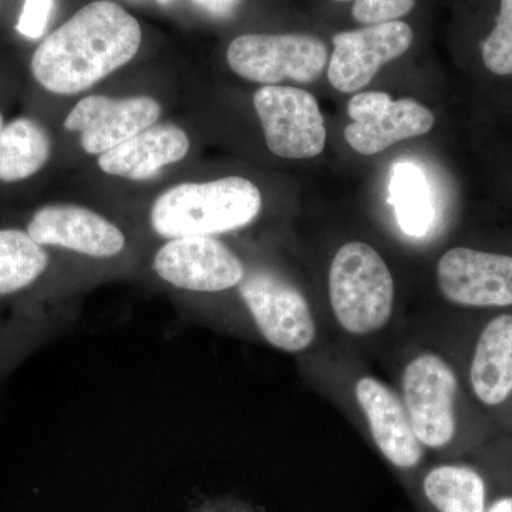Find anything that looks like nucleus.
<instances>
[{"instance_id":"obj_1","label":"nucleus","mask_w":512,"mask_h":512,"mask_svg":"<svg viewBox=\"0 0 512 512\" xmlns=\"http://www.w3.org/2000/svg\"><path fill=\"white\" fill-rule=\"evenodd\" d=\"M141 39L134 16L110 0H96L40 43L30 69L47 92L72 96L130 62Z\"/></svg>"},{"instance_id":"obj_2","label":"nucleus","mask_w":512,"mask_h":512,"mask_svg":"<svg viewBox=\"0 0 512 512\" xmlns=\"http://www.w3.org/2000/svg\"><path fill=\"white\" fill-rule=\"evenodd\" d=\"M261 210V191L252 181L227 177L165 191L151 207L150 225L165 241L217 237L247 227Z\"/></svg>"},{"instance_id":"obj_3","label":"nucleus","mask_w":512,"mask_h":512,"mask_svg":"<svg viewBox=\"0 0 512 512\" xmlns=\"http://www.w3.org/2000/svg\"><path fill=\"white\" fill-rule=\"evenodd\" d=\"M329 296L339 325L352 335H369L389 322L394 281L379 252L365 242L339 249L329 269Z\"/></svg>"},{"instance_id":"obj_4","label":"nucleus","mask_w":512,"mask_h":512,"mask_svg":"<svg viewBox=\"0 0 512 512\" xmlns=\"http://www.w3.org/2000/svg\"><path fill=\"white\" fill-rule=\"evenodd\" d=\"M227 60L232 72L249 82L312 83L328 66L329 47L312 33H245L229 43Z\"/></svg>"},{"instance_id":"obj_5","label":"nucleus","mask_w":512,"mask_h":512,"mask_svg":"<svg viewBox=\"0 0 512 512\" xmlns=\"http://www.w3.org/2000/svg\"><path fill=\"white\" fill-rule=\"evenodd\" d=\"M262 338L279 350L298 353L308 349L316 336V323L302 292L288 279L265 268L245 272L238 286Z\"/></svg>"},{"instance_id":"obj_6","label":"nucleus","mask_w":512,"mask_h":512,"mask_svg":"<svg viewBox=\"0 0 512 512\" xmlns=\"http://www.w3.org/2000/svg\"><path fill=\"white\" fill-rule=\"evenodd\" d=\"M153 271L178 291L210 295L238 288L247 269L221 239L185 237L167 239L157 249Z\"/></svg>"},{"instance_id":"obj_7","label":"nucleus","mask_w":512,"mask_h":512,"mask_svg":"<svg viewBox=\"0 0 512 512\" xmlns=\"http://www.w3.org/2000/svg\"><path fill=\"white\" fill-rule=\"evenodd\" d=\"M254 107L266 146L275 156L302 160L325 150V121L311 93L296 87L264 86L255 93Z\"/></svg>"},{"instance_id":"obj_8","label":"nucleus","mask_w":512,"mask_h":512,"mask_svg":"<svg viewBox=\"0 0 512 512\" xmlns=\"http://www.w3.org/2000/svg\"><path fill=\"white\" fill-rule=\"evenodd\" d=\"M456 373L440 356H417L403 373L404 406L423 446L443 448L456 434Z\"/></svg>"},{"instance_id":"obj_9","label":"nucleus","mask_w":512,"mask_h":512,"mask_svg":"<svg viewBox=\"0 0 512 512\" xmlns=\"http://www.w3.org/2000/svg\"><path fill=\"white\" fill-rule=\"evenodd\" d=\"M413 42V26L404 20L340 30L332 36L329 82L342 93L365 89L380 67L406 55Z\"/></svg>"},{"instance_id":"obj_10","label":"nucleus","mask_w":512,"mask_h":512,"mask_svg":"<svg viewBox=\"0 0 512 512\" xmlns=\"http://www.w3.org/2000/svg\"><path fill=\"white\" fill-rule=\"evenodd\" d=\"M348 114L352 123L345 128V140L363 156H375L399 141L424 136L434 126V114L419 101L393 100L384 92L355 94Z\"/></svg>"},{"instance_id":"obj_11","label":"nucleus","mask_w":512,"mask_h":512,"mask_svg":"<svg viewBox=\"0 0 512 512\" xmlns=\"http://www.w3.org/2000/svg\"><path fill=\"white\" fill-rule=\"evenodd\" d=\"M25 231L47 251L60 249L94 261H111L127 248L126 234L116 224L79 205H45Z\"/></svg>"},{"instance_id":"obj_12","label":"nucleus","mask_w":512,"mask_h":512,"mask_svg":"<svg viewBox=\"0 0 512 512\" xmlns=\"http://www.w3.org/2000/svg\"><path fill=\"white\" fill-rule=\"evenodd\" d=\"M437 282L448 301L473 308L512 305V256L453 248L441 256Z\"/></svg>"},{"instance_id":"obj_13","label":"nucleus","mask_w":512,"mask_h":512,"mask_svg":"<svg viewBox=\"0 0 512 512\" xmlns=\"http://www.w3.org/2000/svg\"><path fill=\"white\" fill-rule=\"evenodd\" d=\"M160 114V103L153 97L89 96L70 111L64 128L82 134L80 143L87 154L101 156L154 126Z\"/></svg>"},{"instance_id":"obj_14","label":"nucleus","mask_w":512,"mask_h":512,"mask_svg":"<svg viewBox=\"0 0 512 512\" xmlns=\"http://www.w3.org/2000/svg\"><path fill=\"white\" fill-rule=\"evenodd\" d=\"M356 399L369 421L376 446L394 467L412 470L423 460V444L414 433L402 400L375 377H362Z\"/></svg>"},{"instance_id":"obj_15","label":"nucleus","mask_w":512,"mask_h":512,"mask_svg":"<svg viewBox=\"0 0 512 512\" xmlns=\"http://www.w3.org/2000/svg\"><path fill=\"white\" fill-rule=\"evenodd\" d=\"M190 151V138L174 124H157L101 154L103 173L133 181L157 177L165 167L183 160Z\"/></svg>"},{"instance_id":"obj_16","label":"nucleus","mask_w":512,"mask_h":512,"mask_svg":"<svg viewBox=\"0 0 512 512\" xmlns=\"http://www.w3.org/2000/svg\"><path fill=\"white\" fill-rule=\"evenodd\" d=\"M49 251L25 229L0 228V303L30 312H46L32 298L50 269Z\"/></svg>"},{"instance_id":"obj_17","label":"nucleus","mask_w":512,"mask_h":512,"mask_svg":"<svg viewBox=\"0 0 512 512\" xmlns=\"http://www.w3.org/2000/svg\"><path fill=\"white\" fill-rule=\"evenodd\" d=\"M471 386L481 403L498 406L512 394V315L491 320L480 339L470 370Z\"/></svg>"},{"instance_id":"obj_18","label":"nucleus","mask_w":512,"mask_h":512,"mask_svg":"<svg viewBox=\"0 0 512 512\" xmlns=\"http://www.w3.org/2000/svg\"><path fill=\"white\" fill-rule=\"evenodd\" d=\"M52 151L45 128L32 119H16L0 130V181L15 183L42 170Z\"/></svg>"},{"instance_id":"obj_19","label":"nucleus","mask_w":512,"mask_h":512,"mask_svg":"<svg viewBox=\"0 0 512 512\" xmlns=\"http://www.w3.org/2000/svg\"><path fill=\"white\" fill-rule=\"evenodd\" d=\"M421 487L437 512H487V485L476 468L460 464L431 468Z\"/></svg>"},{"instance_id":"obj_20","label":"nucleus","mask_w":512,"mask_h":512,"mask_svg":"<svg viewBox=\"0 0 512 512\" xmlns=\"http://www.w3.org/2000/svg\"><path fill=\"white\" fill-rule=\"evenodd\" d=\"M63 319L46 312L0 311V377L9 375L42 346Z\"/></svg>"},{"instance_id":"obj_21","label":"nucleus","mask_w":512,"mask_h":512,"mask_svg":"<svg viewBox=\"0 0 512 512\" xmlns=\"http://www.w3.org/2000/svg\"><path fill=\"white\" fill-rule=\"evenodd\" d=\"M389 201L407 235L423 237L434 220L429 181L419 165L397 163L390 174Z\"/></svg>"},{"instance_id":"obj_22","label":"nucleus","mask_w":512,"mask_h":512,"mask_svg":"<svg viewBox=\"0 0 512 512\" xmlns=\"http://www.w3.org/2000/svg\"><path fill=\"white\" fill-rule=\"evenodd\" d=\"M481 59L488 72L512 76V0H500L494 25L481 42Z\"/></svg>"},{"instance_id":"obj_23","label":"nucleus","mask_w":512,"mask_h":512,"mask_svg":"<svg viewBox=\"0 0 512 512\" xmlns=\"http://www.w3.org/2000/svg\"><path fill=\"white\" fill-rule=\"evenodd\" d=\"M333 5L349 6V15L356 25L372 26L403 20L412 15L419 0H329Z\"/></svg>"},{"instance_id":"obj_24","label":"nucleus","mask_w":512,"mask_h":512,"mask_svg":"<svg viewBox=\"0 0 512 512\" xmlns=\"http://www.w3.org/2000/svg\"><path fill=\"white\" fill-rule=\"evenodd\" d=\"M53 0H25L16 30L28 39H39L47 28Z\"/></svg>"},{"instance_id":"obj_25","label":"nucleus","mask_w":512,"mask_h":512,"mask_svg":"<svg viewBox=\"0 0 512 512\" xmlns=\"http://www.w3.org/2000/svg\"><path fill=\"white\" fill-rule=\"evenodd\" d=\"M198 8L217 19H229L237 15L244 0H192Z\"/></svg>"},{"instance_id":"obj_26","label":"nucleus","mask_w":512,"mask_h":512,"mask_svg":"<svg viewBox=\"0 0 512 512\" xmlns=\"http://www.w3.org/2000/svg\"><path fill=\"white\" fill-rule=\"evenodd\" d=\"M487 512H512V495H501L488 504Z\"/></svg>"},{"instance_id":"obj_27","label":"nucleus","mask_w":512,"mask_h":512,"mask_svg":"<svg viewBox=\"0 0 512 512\" xmlns=\"http://www.w3.org/2000/svg\"><path fill=\"white\" fill-rule=\"evenodd\" d=\"M158 3H161V5H167V3L173 2V0H157Z\"/></svg>"},{"instance_id":"obj_28","label":"nucleus","mask_w":512,"mask_h":512,"mask_svg":"<svg viewBox=\"0 0 512 512\" xmlns=\"http://www.w3.org/2000/svg\"><path fill=\"white\" fill-rule=\"evenodd\" d=\"M3 128V117L2 114H0V130Z\"/></svg>"}]
</instances>
